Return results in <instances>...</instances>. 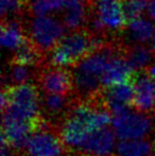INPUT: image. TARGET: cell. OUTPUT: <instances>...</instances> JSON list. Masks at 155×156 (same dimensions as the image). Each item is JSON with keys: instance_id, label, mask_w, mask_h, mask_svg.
Masks as SVG:
<instances>
[{"instance_id": "obj_13", "label": "cell", "mask_w": 155, "mask_h": 156, "mask_svg": "<svg viewBox=\"0 0 155 156\" xmlns=\"http://www.w3.org/2000/svg\"><path fill=\"white\" fill-rule=\"evenodd\" d=\"M96 15L105 29L119 30L126 23L123 0H95Z\"/></svg>"}, {"instance_id": "obj_5", "label": "cell", "mask_w": 155, "mask_h": 156, "mask_svg": "<svg viewBox=\"0 0 155 156\" xmlns=\"http://www.w3.org/2000/svg\"><path fill=\"white\" fill-rule=\"evenodd\" d=\"M112 129L120 140L143 139L154 132V121L147 113L128 107L112 115Z\"/></svg>"}, {"instance_id": "obj_19", "label": "cell", "mask_w": 155, "mask_h": 156, "mask_svg": "<svg viewBox=\"0 0 155 156\" xmlns=\"http://www.w3.org/2000/svg\"><path fill=\"white\" fill-rule=\"evenodd\" d=\"M125 58L134 70L141 71L153 63V51L143 44H136L129 48Z\"/></svg>"}, {"instance_id": "obj_29", "label": "cell", "mask_w": 155, "mask_h": 156, "mask_svg": "<svg viewBox=\"0 0 155 156\" xmlns=\"http://www.w3.org/2000/svg\"><path fill=\"white\" fill-rule=\"evenodd\" d=\"M152 156H155V150H154V152H153V155H152Z\"/></svg>"}, {"instance_id": "obj_25", "label": "cell", "mask_w": 155, "mask_h": 156, "mask_svg": "<svg viewBox=\"0 0 155 156\" xmlns=\"http://www.w3.org/2000/svg\"><path fill=\"white\" fill-rule=\"evenodd\" d=\"M149 2V0H123V10L126 20L130 21L140 17V15L148 10Z\"/></svg>"}, {"instance_id": "obj_30", "label": "cell", "mask_w": 155, "mask_h": 156, "mask_svg": "<svg viewBox=\"0 0 155 156\" xmlns=\"http://www.w3.org/2000/svg\"><path fill=\"white\" fill-rule=\"evenodd\" d=\"M8 156H12V155H8Z\"/></svg>"}, {"instance_id": "obj_3", "label": "cell", "mask_w": 155, "mask_h": 156, "mask_svg": "<svg viewBox=\"0 0 155 156\" xmlns=\"http://www.w3.org/2000/svg\"><path fill=\"white\" fill-rule=\"evenodd\" d=\"M113 55L112 48L103 46L76 64L71 76L73 87L80 96L95 97L100 94L102 78Z\"/></svg>"}, {"instance_id": "obj_28", "label": "cell", "mask_w": 155, "mask_h": 156, "mask_svg": "<svg viewBox=\"0 0 155 156\" xmlns=\"http://www.w3.org/2000/svg\"><path fill=\"white\" fill-rule=\"evenodd\" d=\"M152 47H153V50L155 51V34H154L153 38H152Z\"/></svg>"}, {"instance_id": "obj_20", "label": "cell", "mask_w": 155, "mask_h": 156, "mask_svg": "<svg viewBox=\"0 0 155 156\" xmlns=\"http://www.w3.org/2000/svg\"><path fill=\"white\" fill-rule=\"evenodd\" d=\"M41 105L44 111L49 116H60L62 114H67L71 108V103L68 96L63 94H48L41 99Z\"/></svg>"}, {"instance_id": "obj_6", "label": "cell", "mask_w": 155, "mask_h": 156, "mask_svg": "<svg viewBox=\"0 0 155 156\" xmlns=\"http://www.w3.org/2000/svg\"><path fill=\"white\" fill-rule=\"evenodd\" d=\"M65 33L66 26L64 23L51 15L35 16V18L30 21V41L41 53L52 51L65 36Z\"/></svg>"}, {"instance_id": "obj_18", "label": "cell", "mask_w": 155, "mask_h": 156, "mask_svg": "<svg viewBox=\"0 0 155 156\" xmlns=\"http://www.w3.org/2000/svg\"><path fill=\"white\" fill-rule=\"evenodd\" d=\"M128 37L136 44H145L153 38L154 25L147 18L137 17L128 21Z\"/></svg>"}, {"instance_id": "obj_26", "label": "cell", "mask_w": 155, "mask_h": 156, "mask_svg": "<svg viewBox=\"0 0 155 156\" xmlns=\"http://www.w3.org/2000/svg\"><path fill=\"white\" fill-rule=\"evenodd\" d=\"M148 13L152 20L155 23V0H150L149 5H148Z\"/></svg>"}, {"instance_id": "obj_12", "label": "cell", "mask_w": 155, "mask_h": 156, "mask_svg": "<svg viewBox=\"0 0 155 156\" xmlns=\"http://www.w3.org/2000/svg\"><path fill=\"white\" fill-rule=\"evenodd\" d=\"M132 81L135 89L134 107L143 113L152 112L155 107V81L143 70L134 74Z\"/></svg>"}, {"instance_id": "obj_11", "label": "cell", "mask_w": 155, "mask_h": 156, "mask_svg": "<svg viewBox=\"0 0 155 156\" xmlns=\"http://www.w3.org/2000/svg\"><path fill=\"white\" fill-rule=\"evenodd\" d=\"M135 98V89L133 81L120 83L106 87L103 94L104 107L112 115L117 114L133 105Z\"/></svg>"}, {"instance_id": "obj_15", "label": "cell", "mask_w": 155, "mask_h": 156, "mask_svg": "<svg viewBox=\"0 0 155 156\" xmlns=\"http://www.w3.org/2000/svg\"><path fill=\"white\" fill-rule=\"evenodd\" d=\"M88 13L87 0H65L63 8V23L71 31L80 30L84 26Z\"/></svg>"}, {"instance_id": "obj_27", "label": "cell", "mask_w": 155, "mask_h": 156, "mask_svg": "<svg viewBox=\"0 0 155 156\" xmlns=\"http://www.w3.org/2000/svg\"><path fill=\"white\" fill-rule=\"evenodd\" d=\"M148 73L155 81V61H153V63L148 67Z\"/></svg>"}, {"instance_id": "obj_16", "label": "cell", "mask_w": 155, "mask_h": 156, "mask_svg": "<svg viewBox=\"0 0 155 156\" xmlns=\"http://www.w3.org/2000/svg\"><path fill=\"white\" fill-rule=\"evenodd\" d=\"M0 38L2 47L10 51H16L28 39L17 18L2 20Z\"/></svg>"}, {"instance_id": "obj_2", "label": "cell", "mask_w": 155, "mask_h": 156, "mask_svg": "<svg viewBox=\"0 0 155 156\" xmlns=\"http://www.w3.org/2000/svg\"><path fill=\"white\" fill-rule=\"evenodd\" d=\"M1 109L2 118L37 124L41 119L37 88L30 83L3 87Z\"/></svg>"}, {"instance_id": "obj_22", "label": "cell", "mask_w": 155, "mask_h": 156, "mask_svg": "<svg viewBox=\"0 0 155 156\" xmlns=\"http://www.w3.org/2000/svg\"><path fill=\"white\" fill-rule=\"evenodd\" d=\"M65 0H30V12L35 16H47L63 10Z\"/></svg>"}, {"instance_id": "obj_24", "label": "cell", "mask_w": 155, "mask_h": 156, "mask_svg": "<svg viewBox=\"0 0 155 156\" xmlns=\"http://www.w3.org/2000/svg\"><path fill=\"white\" fill-rule=\"evenodd\" d=\"M26 0H1V16L4 19H15L23 13Z\"/></svg>"}, {"instance_id": "obj_23", "label": "cell", "mask_w": 155, "mask_h": 156, "mask_svg": "<svg viewBox=\"0 0 155 156\" xmlns=\"http://www.w3.org/2000/svg\"><path fill=\"white\" fill-rule=\"evenodd\" d=\"M33 76L32 66L11 63L10 70L8 72L9 82L12 85H19L28 83Z\"/></svg>"}, {"instance_id": "obj_21", "label": "cell", "mask_w": 155, "mask_h": 156, "mask_svg": "<svg viewBox=\"0 0 155 156\" xmlns=\"http://www.w3.org/2000/svg\"><path fill=\"white\" fill-rule=\"evenodd\" d=\"M41 52L30 39H27L25 44L19 49L15 51L12 62L15 64H21L27 66H34L38 63Z\"/></svg>"}, {"instance_id": "obj_14", "label": "cell", "mask_w": 155, "mask_h": 156, "mask_svg": "<svg viewBox=\"0 0 155 156\" xmlns=\"http://www.w3.org/2000/svg\"><path fill=\"white\" fill-rule=\"evenodd\" d=\"M134 74V68L131 66L125 56L114 54L108 62L106 70L103 74L102 86L106 88L113 85L128 82L132 80Z\"/></svg>"}, {"instance_id": "obj_17", "label": "cell", "mask_w": 155, "mask_h": 156, "mask_svg": "<svg viewBox=\"0 0 155 156\" xmlns=\"http://www.w3.org/2000/svg\"><path fill=\"white\" fill-rule=\"evenodd\" d=\"M152 141L143 139L120 140L116 146V156H152L154 152Z\"/></svg>"}, {"instance_id": "obj_9", "label": "cell", "mask_w": 155, "mask_h": 156, "mask_svg": "<svg viewBox=\"0 0 155 156\" xmlns=\"http://www.w3.org/2000/svg\"><path fill=\"white\" fill-rule=\"evenodd\" d=\"M37 124L2 118L1 140L8 144L11 150L18 151V152L26 150L30 136L34 132Z\"/></svg>"}, {"instance_id": "obj_4", "label": "cell", "mask_w": 155, "mask_h": 156, "mask_svg": "<svg viewBox=\"0 0 155 156\" xmlns=\"http://www.w3.org/2000/svg\"><path fill=\"white\" fill-rule=\"evenodd\" d=\"M103 46L100 37L77 30L65 35L51 51L50 64L54 67L76 65L90 52Z\"/></svg>"}, {"instance_id": "obj_1", "label": "cell", "mask_w": 155, "mask_h": 156, "mask_svg": "<svg viewBox=\"0 0 155 156\" xmlns=\"http://www.w3.org/2000/svg\"><path fill=\"white\" fill-rule=\"evenodd\" d=\"M104 107L95 106L93 102H82L72 105L66 114L60 136L65 147L78 153L90 133L112 124V116Z\"/></svg>"}, {"instance_id": "obj_10", "label": "cell", "mask_w": 155, "mask_h": 156, "mask_svg": "<svg viewBox=\"0 0 155 156\" xmlns=\"http://www.w3.org/2000/svg\"><path fill=\"white\" fill-rule=\"evenodd\" d=\"M39 85L45 94L68 96L73 87L72 76L63 67L52 66V68L43 71Z\"/></svg>"}, {"instance_id": "obj_8", "label": "cell", "mask_w": 155, "mask_h": 156, "mask_svg": "<svg viewBox=\"0 0 155 156\" xmlns=\"http://www.w3.org/2000/svg\"><path fill=\"white\" fill-rule=\"evenodd\" d=\"M116 135L113 129L104 127L90 133L78 154L82 156H112L116 152Z\"/></svg>"}, {"instance_id": "obj_7", "label": "cell", "mask_w": 155, "mask_h": 156, "mask_svg": "<svg viewBox=\"0 0 155 156\" xmlns=\"http://www.w3.org/2000/svg\"><path fill=\"white\" fill-rule=\"evenodd\" d=\"M26 152L28 156H64L65 144L60 134L51 131L41 120L30 136Z\"/></svg>"}]
</instances>
